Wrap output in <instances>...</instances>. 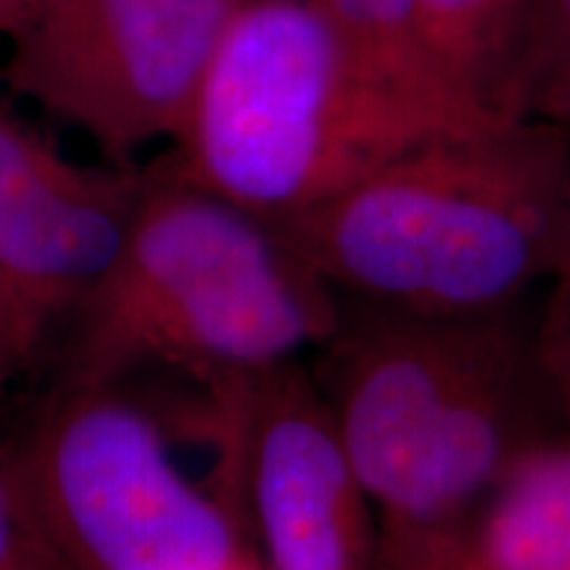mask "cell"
I'll list each match as a JSON object with an SVG mask.
<instances>
[{
    "label": "cell",
    "instance_id": "2",
    "mask_svg": "<svg viewBox=\"0 0 570 570\" xmlns=\"http://www.w3.org/2000/svg\"><path fill=\"white\" fill-rule=\"evenodd\" d=\"M341 312L277 219L156 167L122 248L63 325L59 381L167 370L212 394L309 360Z\"/></svg>",
    "mask_w": 570,
    "mask_h": 570
},
{
    "label": "cell",
    "instance_id": "9",
    "mask_svg": "<svg viewBox=\"0 0 570 570\" xmlns=\"http://www.w3.org/2000/svg\"><path fill=\"white\" fill-rule=\"evenodd\" d=\"M462 531L487 570H570V431L531 446Z\"/></svg>",
    "mask_w": 570,
    "mask_h": 570
},
{
    "label": "cell",
    "instance_id": "5",
    "mask_svg": "<svg viewBox=\"0 0 570 570\" xmlns=\"http://www.w3.org/2000/svg\"><path fill=\"white\" fill-rule=\"evenodd\" d=\"M61 570H230L256 558L246 512L175 460L125 383L56 381L3 446Z\"/></svg>",
    "mask_w": 570,
    "mask_h": 570
},
{
    "label": "cell",
    "instance_id": "11",
    "mask_svg": "<svg viewBox=\"0 0 570 570\" xmlns=\"http://www.w3.org/2000/svg\"><path fill=\"white\" fill-rule=\"evenodd\" d=\"M365 59L402 82L404 88L423 92L433 101L452 106L479 122H512L489 117L462 101L446 88L436 69L428 61L417 30V0H315Z\"/></svg>",
    "mask_w": 570,
    "mask_h": 570
},
{
    "label": "cell",
    "instance_id": "6",
    "mask_svg": "<svg viewBox=\"0 0 570 570\" xmlns=\"http://www.w3.org/2000/svg\"><path fill=\"white\" fill-rule=\"evenodd\" d=\"M244 0H40L11 35L3 80L135 167L180 138L219 40Z\"/></svg>",
    "mask_w": 570,
    "mask_h": 570
},
{
    "label": "cell",
    "instance_id": "14",
    "mask_svg": "<svg viewBox=\"0 0 570 570\" xmlns=\"http://www.w3.org/2000/svg\"><path fill=\"white\" fill-rule=\"evenodd\" d=\"M0 570H61L0 449Z\"/></svg>",
    "mask_w": 570,
    "mask_h": 570
},
{
    "label": "cell",
    "instance_id": "13",
    "mask_svg": "<svg viewBox=\"0 0 570 570\" xmlns=\"http://www.w3.org/2000/svg\"><path fill=\"white\" fill-rule=\"evenodd\" d=\"M533 341L547 389L570 431V230L558 265L544 283L541 304L533 309Z\"/></svg>",
    "mask_w": 570,
    "mask_h": 570
},
{
    "label": "cell",
    "instance_id": "15",
    "mask_svg": "<svg viewBox=\"0 0 570 570\" xmlns=\"http://www.w3.org/2000/svg\"><path fill=\"white\" fill-rule=\"evenodd\" d=\"M373 570H487L470 552L465 531L381 537Z\"/></svg>",
    "mask_w": 570,
    "mask_h": 570
},
{
    "label": "cell",
    "instance_id": "4",
    "mask_svg": "<svg viewBox=\"0 0 570 570\" xmlns=\"http://www.w3.org/2000/svg\"><path fill=\"white\" fill-rule=\"evenodd\" d=\"M494 125L391 80L315 0H244L159 167L283 219L420 146Z\"/></svg>",
    "mask_w": 570,
    "mask_h": 570
},
{
    "label": "cell",
    "instance_id": "8",
    "mask_svg": "<svg viewBox=\"0 0 570 570\" xmlns=\"http://www.w3.org/2000/svg\"><path fill=\"white\" fill-rule=\"evenodd\" d=\"M148 169L90 167L0 104V275L46 344L122 248Z\"/></svg>",
    "mask_w": 570,
    "mask_h": 570
},
{
    "label": "cell",
    "instance_id": "18",
    "mask_svg": "<svg viewBox=\"0 0 570 570\" xmlns=\"http://www.w3.org/2000/svg\"><path fill=\"white\" fill-rule=\"evenodd\" d=\"M230 570H262V566H259V560H246V562H240V566H235Z\"/></svg>",
    "mask_w": 570,
    "mask_h": 570
},
{
    "label": "cell",
    "instance_id": "1",
    "mask_svg": "<svg viewBox=\"0 0 570 570\" xmlns=\"http://www.w3.org/2000/svg\"><path fill=\"white\" fill-rule=\"evenodd\" d=\"M309 370L381 537L465 529L531 446L568 431L525 304L425 315L344 298Z\"/></svg>",
    "mask_w": 570,
    "mask_h": 570
},
{
    "label": "cell",
    "instance_id": "16",
    "mask_svg": "<svg viewBox=\"0 0 570 570\" xmlns=\"http://www.w3.org/2000/svg\"><path fill=\"white\" fill-rule=\"evenodd\" d=\"M42 346H46V338L40 336L24 304L0 275V394L21 370L32 365Z\"/></svg>",
    "mask_w": 570,
    "mask_h": 570
},
{
    "label": "cell",
    "instance_id": "10",
    "mask_svg": "<svg viewBox=\"0 0 570 570\" xmlns=\"http://www.w3.org/2000/svg\"><path fill=\"white\" fill-rule=\"evenodd\" d=\"M531 0H417L425 56L454 96L489 117L510 111L512 71Z\"/></svg>",
    "mask_w": 570,
    "mask_h": 570
},
{
    "label": "cell",
    "instance_id": "17",
    "mask_svg": "<svg viewBox=\"0 0 570 570\" xmlns=\"http://www.w3.org/2000/svg\"><path fill=\"white\" fill-rule=\"evenodd\" d=\"M40 0H0V35L11 38L24 24L27 17L38 9Z\"/></svg>",
    "mask_w": 570,
    "mask_h": 570
},
{
    "label": "cell",
    "instance_id": "12",
    "mask_svg": "<svg viewBox=\"0 0 570 570\" xmlns=\"http://www.w3.org/2000/svg\"><path fill=\"white\" fill-rule=\"evenodd\" d=\"M510 111L570 132V0H531L512 71Z\"/></svg>",
    "mask_w": 570,
    "mask_h": 570
},
{
    "label": "cell",
    "instance_id": "3",
    "mask_svg": "<svg viewBox=\"0 0 570 570\" xmlns=\"http://www.w3.org/2000/svg\"><path fill=\"white\" fill-rule=\"evenodd\" d=\"M341 298L425 315L523 306L570 230V132L512 119L399 156L277 219Z\"/></svg>",
    "mask_w": 570,
    "mask_h": 570
},
{
    "label": "cell",
    "instance_id": "7",
    "mask_svg": "<svg viewBox=\"0 0 570 570\" xmlns=\"http://www.w3.org/2000/svg\"><path fill=\"white\" fill-rule=\"evenodd\" d=\"M206 396L262 570H373L375 504L309 360Z\"/></svg>",
    "mask_w": 570,
    "mask_h": 570
}]
</instances>
